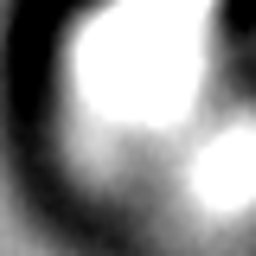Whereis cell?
Masks as SVG:
<instances>
[{
  "instance_id": "obj_1",
  "label": "cell",
  "mask_w": 256,
  "mask_h": 256,
  "mask_svg": "<svg viewBox=\"0 0 256 256\" xmlns=\"http://www.w3.org/2000/svg\"><path fill=\"white\" fill-rule=\"evenodd\" d=\"M224 26L237 32V38H250L256 32V0H224Z\"/></svg>"
}]
</instances>
